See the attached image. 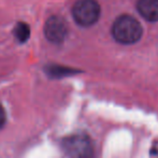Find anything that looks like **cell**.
Instances as JSON below:
<instances>
[{
    "label": "cell",
    "instance_id": "2",
    "mask_svg": "<svg viewBox=\"0 0 158 158\" xmlns=\"http://www.w3.org/2000/svg\"><path fill=\"white\" fill-rule=\"evenodd\" d=\"M63 150L68 158H94V144L84 133H75L63 140Z\"/></svg>",
    "mask_w": 158,
    "mask_h": 158
},
{
    "label": "cell",
    "instance_id": "7",
    "mask_svg": "<svg viewBox=\"0 0 158 158\" xmlns=\"http://www.w3.org/2000/svg\"><path fill=\"white\" fill-rule=\"evenodd\" d=\"M69 72H71L70 70L67 68H63L60 66H51L50 68H48V74H51L52 76H64V75L69 74Z\"/></svg>",
    "mask_w": 158,
    "mask_h": 158
},
{
    "label": "cell",
    "instance_id": "5",
    "mask_svg": "<svg viewBox=\"0 0 158 158\" xmlns=\"http://www.w3.org/2000/svg\"><path fill=\"white\" fill-rule=\"evenodd\" d=\"M137 10L146 21H158V0H138Z\"/></svg>",
    "mask_w": 158,
    "mask_h": 158
},
{
    "label": "cell",
    "instance_id": "3",
    "mask_svg": "<svg viewBox=\"0 0 158 158\" xmlns=\"http://www.w3.org/2000/svg\"><path fill=\"white\" fill-rule=\"evenodd\" d=\"M71 13L77 25L89 27L99 20L101 9L97 0H77L73 4Z\"/></svg>",
    "mask_w": 158,
    "mask_h": 158
},
{
    "label": "cell",
    "instance_id": "1",
    "mask_svg": "<svg viewBox=\"0 0 158 158\" xmlns=\"http://www.w3.org/2000/svg\"><path fill=\"white\" fill-rule=\"evenodd\" d=\"M143 34L141 24L131 15H121L112 26V35L122 44H132L139 41Z\"/></svg>",
    "mask_w": 158,
    "mask_h": 158
},
{
    "label": "cell",
    "instance_id": "4",
    "mask_svg": "<svg viewBox=\"0 0 158 158\" xmlns=\"http://www.w3.org/2000/svg\"><path fill=\"white\" fill-rule=\"evenodd\" d=\"M44 35L50 42L60 44L68 35V25L61 16L52 15L44 24Z\"/></svg>",
    "mask_w": 158,
    "mask_h": 158
},
{
    "label": "cell",
    "instance_id": "8",
    "mask_svg": "<svg viewBox=\"0 0 158 158\" xmlns=\"http://www.w3.org/2000/svg\"><path fill=\"white\" fill-rule=\"evenodd\" d=\"M6 111H4L3 106L0 104V129H2L6 124Z\"/></svg>",
    "mask_w": 158,
    "mask_h": 158
},
{
    "label": "cell",
    "instance_id": "6",
    "mask_svg": "<svg viewBox=\"0 0 158 158\" xmlns=\"http://www.w3.org/2000/svg\"><path fill=\"white\" fill-rule=\"evenodd\" d=\"M13 35L19 43H24L30 37V26L25 22H19L13 28Z\"/></svg>",
    "mask_w": 158,
    "mask_h": 158
}]
</instances>
